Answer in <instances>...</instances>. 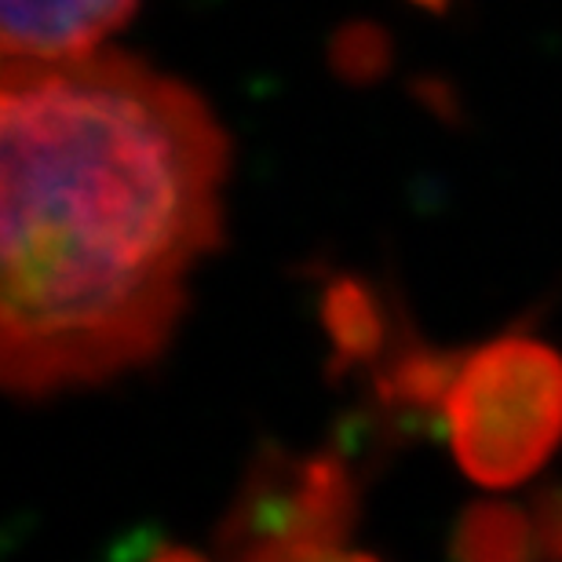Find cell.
<instances>
[{
	"mask_svg": "<svg viewBox=\"0 0 562 562\" xmlns=\"http://www.w3.org/2000/svg\"><path fill=\"white\" fill-rule=\"evenodd\" d=\"M0 150L4 387L41 402L154 362L223 245L227 128L190 85L95 52L4 63Z\"/></svg>",
	"mask_w": 562,
	"mask_h": 562,
	"instance_id": "obj_1",
	"label": "cell"
},
{
	"mask_svg": "<svg viewBox=\"0 0 562 562\" xmlns=\"http://www.w3.org/2000/svg\"><path fill=\"white\" fill-rule=\"evenodd\" d=\"M446 438L482 490H515L562 446V351L512 329L471 351L446 402Z\"/></svg>",
	"mask_w": 562,
	"mask_h": 562,
	"instance_id": "obj_2",
	"label": "cell"
},
{
	"mask_svg": "<svg viewBox=\"0 0 562 562\" xmlns=\"http://www.w3.org/2000/svg\"><path fill=\"white\" fill-rule=\"evenodd\" d=\"M358 522V486L344 453H289L260 442L216 526L220 562H329Z\"/></svg>",
	"mask_w": 562,
	"mask_h": 562,
	"instance_id": "obj_3",
	"label": "cell"
},
{
	"mask_svg": "<svg viewBox=\"0 0 562 562\" xmlns=\"http://www.w3.org/2000/svg\"><path fill=\"white\" fill-rule=\"evenodd\" d=\"M464 351H442L427 344L417 329L398 318L395 344L373 366V413L380 431L391 438H417V435H446V402L464 369Z\"/></svg>",
	"mask_w": 562,
	"mask_h": 562,
	"instance_id": "obj_4",
	"label": "cell"
},
{
	"mask_svg": "<svg viewBox=\"0 0 562 562\" xmlns=\"http://www.w3.org/2000/svg\"><path fill=\"white\" fill-rule=\"evenodd\" d=\"M139 0H0L4 63H70L128 26Z\"/></svg>",
	"mask_w": 562,
	"mask_h": 562,
	"instance_id": "obj_5",
	"label": "cell"
},
{
	"mask_svg": "<svg viewBox=\"0 0 562 562\" xmlns=\"http://www.w3.org/2000/svg\"><path fill=\"white\" fill-rule=\"evenodd\" d=\"M318 318L329 340V376L355 373L362 366H376L387 351V311L380 303V289L355 271H336L322 281Z\"/></svg>",
	"mask_w": 562,
	"mask_h": 562,
	"instance_id": "obj_6",
	"label": "cell"
},
{
	"mask_svg": "<svg viewBox=\"0 0 562 562\" xmlns=\"http://www.w3.org/2000/svg\"><path fill=\"white\" fill-rule=\"evenodd\" d=\"M449 562H537L533 512L512 501H471L449 533Z\"/></svg>",
	"mask_w": 562,
	"mask_h": 562,
	"instance_id": "obj_7",
	"label": "cell"
},
{
	"mask_svg": "<svg viewBox=\"0 0 562 562\" xmlns=\"http://www.w3.org/2000/svg\"><path fill=\"white\" fill-rule=\"evenodd\" d=\"M325 66L347 88H373L395 66V41L373 19H347L325 44Z\"/></svg>",
	"mask_w": 562,
	"mask_h": 562,
	"instance_id": "obj_8",
	"label": "cell"
},
{
	"mask_svg": "<svg viewBox=\"0 0 562 562\" xmlns=\"http://www.w3.org/2000/svg\"><path fill=\"white\" fill-rule=\"evenodd\" d=\"M413 95H417V103L427 110V114H435L442 125H460V114H464V106H460V95L457 88L446 81V77H435V74H424L413 81Z\"/></svg>",
	"mask_w": 562,
	"mask_h": 562,
	"instance_id": "obj_9",
	"label": "cell"
},
{
	"mask_svg": "<svg viewBox=\"0 0 562 562\" xmlns=\"http://www.w3.org/2000/svg\"><path fill=\"white\" fill-rule=\"evenodd\" d=\"M139 562H212V559L194 552V548H187V544H168V541H161V537L143 533Z\"/></svg>",
	"mask_w": 562,
	"mask_h": 562,
	"instance_id": "obj_10",
	"label": "cell"
},
{
	"mask_svg": "<svg viewBox=\"0 0 562 562\" xmlns=\"http://www.w3.org/2000/svg\"><path fill=\"white\" fill-rule=\"evenodd\" d=\"M409 4H417L427 15H446V11L453 8V0H409Z\"/></svg>",
	"mask_w": 562,
	"mask_h": 562,
	"instance_id": "obj_11",
	"label": "cell"
},
{
	"mask_svg": "<svg viewBox=\"0 0 562 562\" xmlns=\"http://www.w3.org/2000/svg\"><path fill=\"white\" fill-rule=\"evenodd\" d=\"M329 562H380L376 555H366V552H336Z\"/></svg>",
	"mask_w": 562,
	"mask_h": 562,
	"instance_id": "obj_12",
	"label": "cell"
}]
</instances>
